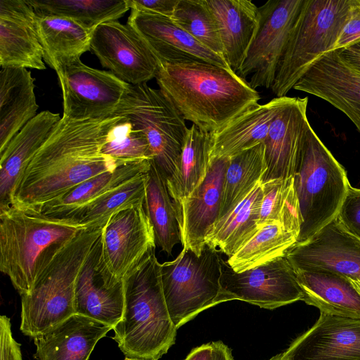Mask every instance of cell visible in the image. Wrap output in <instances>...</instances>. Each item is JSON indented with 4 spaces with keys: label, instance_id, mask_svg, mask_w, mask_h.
Instances as JSON below:
<instances>
[{
    "label": "cell",
    "instance_id": "cell-1",
    "mask_svg": "<svg viewBox=\"0 0 360 360\" xmlns=\"http://www.w3.org/2000/svg\"><path fill=\"white\" fill-rule=\"evenodd\" d=\"M120 118L62 117L22 171L11 204L39 210L79 184L126 162L101 152L108 131Z\"/></svg>",
    "mask_w": 360,
    "mask_h": 360
},
{
    "label": "cell",
    "instance_id": "cell-2",
    "mask_svg": "<svg viewBox=\"0 0 360 360\" xmlns=\"http://www.w3.org/2000/svg\"><path fill=\"white\" fill-rule=\"evenodd\" d=\"M155 79L184 120L209 133L219 130L260 99L247 79L203 60L159 62Z\"/></svg>",
    "mask_w": 360,
    "mask_h": 360
},
{
    "label": "cell",
    "instance_id": "cell-3",
    "mask_svg": "<svg viewBox=\"0 0 360 360\" xmlns=\"http://www.w3.org/2000/svg\"><path fill=\"white\" fill-rule=\"evenodd\" d=\"M85 228L72 219L10 204L0 207V270L29 293L60 251Z\"/></svg>",
    "mask_w": 360,
    "mask_h": 360
},
{
    "label": "cell",
    "instance_id": "cell-4",
    "mask_svg": "<svg viewBox=\"0 0 360 360\" xmlns=\"http://www.w3.org/2000/svg\"><path fill=\"white\" fill-rule=\"evenodd\" d=\"M112 338L125 357L158 360L174 344L178 328L165 300L155 250L124 279V302Z\"/></svg>",
    "mask_w": 360,
    "mask_h": 360
},
{
    "label": "cell",
    "instance_id": "cell-5",
    "mask_svg": "<svg viewBox=\"0 0 360 360\" xmlns=\"http://www.w3.org/2000/svg\"><path fill=\"white\" fill-rule=\"evenodd\" d=\"M103 228L84 229L56 256L21 297V332L32 338L76 314L75 291L80 272L101 238Z\"/></svg>",
    "mask_w": 360,
    "mask_h": 360
},
{
    "label": "cell",
    "instance_id": "cell-6",
    "mask_svg": "<svg viewBox=\"0 0 360 360\" xmlns=\"http://www.w3.org/2000/svg\"><path fill=\"white\" fill-rule=\"evenodd\" d=\"M293 178L302 219L300 243L337 217L350 184L343 166L310 124Z\"/></svg>",
    "mask_w": 360,
    "mask_h": 360
},
{
    "label": "cell",
    "instance_id": "cell-7",
    "mask_svg": "<svg viewBox=\"0 0 360 360\" xmlns=\"http://www.w3.org/2000/svg\"><path fill=\"white\" fill-rule=\"evenodd\" d=\"M352 1L304 0L271 88L276 97L286 96L316 59L334 50Z\"/></svg>",
    "mask_w": 360,
    "mask_h": 360
},
{
    "label": "cell",
    "instance_id": "cell-8",
    "mask_svg": "<svg viewBox=\"0 0 360 360\" xmlns=\"http://www.w3.org/2000/svg\"><path fill=\"white\" fill-rule=\"evenodd\" d=\"M221 259L217 250L205 245L200 256L183 248L174 260L161 264L165 300L177 328L223 302Z\"/></svg>",
    "mask_w": 360,
    "mask_h": 360
},
{
    "label": "cell",
    "instance_id": "cell-9",
    "mask_svg": "<svg viewBox=\"0 0 360 360\" xmlns=\"http://www.w3.org/2000/svg\"><path fill=\"white\" fill-rule=\"evenodd\" d=\"M124 116L146 134L150 160L166 178L174 172L188 132L186 120L158 89L131 85L112 116Z\"/></svg>",
    "mask_w": 360,
    "mask_h": 360
},
{
    "label": "cell",
    "instance_id": "cell-10",
    "mask_svg": "<svg viewBox=\"0 0 360 360\" xmlns=\"http://www.w3.org/2000/svg\"><path fill=\"white\" fill-rule=\"evenodd\" d=\"M145 202L113 214L102 229L98 269L112 284L123 281L155 249Z\"/></svg>",
    "mask_w": 360,
    "mask_h": 360
},
{
    "label": "cell",
    "instance_id": "cell-11",
    "mask_svg": "<svg viewBox=\"0 0 360 360\" xmlns=\"http://www.w3.org/2000/svg\"><path fill=\"white\" fill-rule=\"evenodd\" d=\"M304 0H269L259 7V27L237 73L256 89L271 88Z\"/></svg>",
    "mask_w": 360,
    "mask_h": 360
},
{
    "label": "cell",
    "instance_id": "cell-12",
    "mask_svg": "<svg viewBox=\"0 0 360 360\" xmlns=\"http://www.w3.org/2000/svg\"><path fill=\"white\" fill-rule=\"evenodd\" d=\"M221 264L223 302L237 300L274 309L303 300L295 271L285 256L240 273L222 258Z\"/></svg>",
    "mask_w": 360,
    "mask_h": 360
},
{
    "label": "cell",
    "instance_id": "cell-13",
    "mask_svg": "<svg viewBox=\"0 0 360 360\" xmlns=\"http://www.w3.org/2000/svg\"><path fill=\"white\" fill-rule=\"evenodd\" d=\"M58 77L63 94V117L72 120L112 116L131 87L110 71L91 68L81 60L67 66Z\"/></svg>",
    "mask_w": 360,
    "mask_h": 360
},
{
    "label": "cell",
    "instance_id": "cell-14",
    "mask_svg": "<svg viewBox=\"0 0 360 360\" xmlns=\"http://www.w3.org/2000/svg\"><path fill=\"white\" fill-rule=\"evenodd\" d=\"M90 50L103 67L121 80L138 85L155 77L159 61L142 37L127 23L110 21L92 32Z\"/></svg>",
    "mask_w": 360,
    "mask_h": 360
},
{
    "label": "cell",
    "instance_id": "cell-15",
    "mask_svg": "<svg viewBox=\"0 0 360 360\" xmlns=\"http://www.w3.org/2000/svg\"><path fill=\"white\" fill-rule=\"evenodd\" d=\"M293 269H316L360 281V239L349 233L337 217L308 240L286 252Z\"/></svg>",
    "mask_w": 360,
    "mask_h": 360
},
{
    "label": "cell",
    "instance_id": "cell-16",
    "mask_svg": "<svg viewBox=\"0 0 360 360\" xmlns=\"http://www.w3.org/2000/svg\"><path fill=\"white\" fill-rule=\"evenodd\" d=\"M293 89L319 97L342 111L360 134V72L338 50L316 59Z\"/></svg>",
    "mask_w": 360,
    "mask_h": 360
},
{
    "label": "cell",
    "instance_id": "cell-17",
    "mask_svg": "<svg viewBox=\"0 0 360 360\" xmlns=\"http://www.w3.org/2000/svg\"><path fill=\"white\" fill-rule=\"evenodd\" d=\"M282 360H360V319L320 312L281 353Z\"/></svg>",
    "mask_w": 360,
    "mask_h": 360
},
{
    "label": "cell",
    "instance_id": "cell-18",
    "mask_svg": "<svg viewBox=\"0 0 360 360\" xmlns=\"http://www.w3.org/2000/svg\"><path fill=\"white\" fill-rule=\"evenodd\" d=\"M307 104V97H289L272 122L264 141L266 170L262 184L294 176L310 124Z\"/></svg>",
    "mask_w": 360,
    "mask_h": 360
},
{
    "label": "cell",
    "instance_id": "cell-19",
    "mask_svg": "<svg viewBox=\"0 0 360 360\" xmlns=\"http://www.w3.org/2000/svg\"><path fill=\"white\" fill-rule=\"evenodd\" d=\"M127 23L142 37L160 63L203 60L231 70L222 57L202 45L169 17L131 9Z\"/></svg>",
    "mask_w": 360,
    "mask_h": 360
},
{
    "label": "cell",
    "instance_id": "cell-20",
    "mask_svg": "<svg viewBox=\"0 0 360 360\" xmlns=\"http://www.w3.org/2000/svg\"><path fill=\"white\" fill-rule=\"evenodd\" d=\"M229 159L210 162L202 184L176 208L183 248L200 256L205 238L219 217L224 174Z\"/></svg>",
    "mask_w": 360,
    "mask_h": 360
},
{
    "label": "cell",
    "instance_id": "cell-21",
    "mask_svg": "<svg viewBox=\"0 0 360 360\" xmlns=\"http://www.w3.org/2000/svg\"><path fill=\"white\" fill-rule=\"evenodd\" d=\"M36 13L24 0H0V65L45 70Z\"/></svg>",
    "mask_w": 360,
    "mask_h": 360
},
{
    "label": "cell",
    "instance_id": "cell-22",
    "mask_svg": "<svg viewBox=\"0 0 360 360\" xmlns=\"http://www.w3.org/2000/svg\"><path fill=\"white\" fill-rule=\"evenodd\" d=\"M112 329L91 318L75 314L34 337L37 360H88L96 343Z\"/></svg>",
    "mask_w": 360,
    "mask_h": 360
},
{
    "label": "cell",
    "instance_id": "cell-23",
    "mask_svg": "<svg viewBox=\"0 0 360 360\" xmlns=\"http://www.w3.org/2000/svg\"><path fill=\"white\" fill-rule=\"evenodd\" d=\"M289 96L275 97L264 104H257L211 133L210 162L229 159L263 143L271 124Z\"/></svg>",
    "mask_w": 360,
    "mask_h": 360
},
{
    "label": "cell",
    "instance_id": "cell-24",
    "mask_svg": "<svg viewBox=\"0 0 360 360\" xmlns=\"http://www.w3.org/2000/svg\"><path fill=\"white\" fill-rule=\"evenodd\" d=\"M217 21L230 69L240 70L259 27V9L249 0H206Z\"/></svg>",
    "mask_w": 360,
    "mask_h": 360
},
{
    "label": "cell",
    "instance_id": "cell-25",
    "mask_svg": "<svg viewBox=\"0 0 360 360\" xmlns=\"http://www.w3.org/2000/svg\"><path fill=\"white\" fill-rule=\"evenodd\" d=\"M101 238L78 278L75 291L76 314L113 327L120 321L124 302V280L117 284L105 281L98 267Z\"/></svg>",
    "mask_w": 360,
    "mask_h": 360
},
{
    "label": "cell",
    "instance_id": "cell-26",
    "mask_svg": "<svg viewBox=\"0 0 360 360\" xmlns=\"http://www.w3.org/2000/svg\"><path fill=\"white\" fill-rule=\"evenodd\" d=\"M60 120L58 113L49 110L39 112L0 152V207L11 204L15 186L22 171Z\"/></svg>",
    "mask_w": 360,
    "mask_h": 360
},
{
    "label": "cell",
    "instance_id": "cell-27",
    "mask_svg": "<svg viewBox=\"0 0 360 360\" xmlns=\"http://www.w3.org/2000/svg\"><path fill=\"white\" fill-rule=\"evenodd\" d=\"M293 269L307 304L326 314L360 319V294L349 278L322 269Z\"/></svg>",
    "mask_w": 360,
    "mask_h": 360
},
{
    "label": "cell",
    "instance_id": "cell-28",
    "mask_svg": "<svg viewBox=\"0 0 360 360\" xmlns=\"http://www.w3.org/2000/svg\"><path fill=\"white\" fill-rule=\"evenodd\" d=\"M35 25L43 49L44 61L57 75L90 50L94 29L74 20L36 14Z\"/></svg>",
    "mask_w": 360,
    "mask_h": 360
},
{
    "label": "cell",
    "instance_id": "cell-29",
    "mask_svg": "<svg viewBox=\"0 0 360 360\" xmlns=\"http://www.w3.org/2000/svg\"><path fill=\"white\" fill-rule=\"evenodd\" d=\"M34 87V79L27 68H1L0 152L38 114Z\"/></svg>",
    "mask_w": 360,
    "mask_h": 360
},
{
    "label": "cell",
    "instance_id": "cell-30",
    "mask_svg": "<svg viewBox=\"0 0 360 360\" xmlns=\"http://www.w3.org/2000/svg\"><path fill=\"white\" fill-rule=\"evenodd\" d=\"M150 166V160L124 162L114 171L103 173L79 184L63 196L44 205L38 210L50 217L70 219L75 212L109 190L148 172Z\"/></svg>",
    "mask_w": 360,
    "mask_h": 360
},
{
    "label": "cell",
    "instance_id": "cell-31",
    "mask_svg": "<svg viewBox=\"0 0 360 360\" xmlns=\"http://www.w3.org/2000/svg\"><path fill=\"white\" fill-rule=\"evenodd\" d=\"M262 183L235 207L220 217L211 227L205 238V245L229 257L240 248L258 230Z\"/></svg>",
    "mask_w": 360,
    "mask_h": 360
},
{
    "label": "cell",
    "instance_id": "cell-32",
    "mask_svg": "<svg viewBox=\"0 0 360 360\" xmlns=\"http://www.w3.org/2000/svg\"><path fill=\"white\" fill-rule=\"evenodd\" d=\"M211 133L195 124L188 129L174 174L167 179L175 208L204 181L210 166Z\"/></svg>",
    "mask_w": 360,
    "mask_h": 360
},
{
    "label": "cell",
    "instance_id": "cell-33",
    "mask_svg": "<svg viewBox=\"0 0 360 360\" xmlns=\"http://www.w3.org/2000/svg\"><path fill=\"white\" fill-rule=\"evenodd\" d=\"M299 233L276 221L259 224L256 233L234 254L227 264L236 272L257 266L285 255L297 243Z\"/></svg>",
    "mask_w": 360,
    "mask_h": 360
},
{
    "label": "cell",
    "instance_id": "cell-34",
    "mask_svg": "<svg viewBox=\"0 0 360 360\" xmlns=\"http://www.w3.org/2000/svg\"><path fill=\"white\" fill-rule=\"evenodd\" d=\"M145 207L153 227L156 245L172 255L175 245L181 243L176 211L166 178L151 161L147 173Z\"/></svg>",
    "mask_w": 360,
    "mask_h": 360
},
{
    "label": "cell",
    "instance_id": "cell-35",
    "mask_svg": "<svg viewBox=\"0 0 360 360\" xmlns=\"http://www.w3.org/2000/svg\"><path fill=\"white\" fill-rule=\"evenodd\" d=\"M266 170L264 142L229 158L219 219L240 202L257 184L262 183Z\"/></svg>",
    "mask_w": 360,
    "mask_h": 360
},
{
    "label": "cell",
    "instance_id": "cell-36",
    "mask_svg": "<svg viewBox=\"0 0 360 360\" xmlns=\"http://www.w3.org/2000/svg\"><path fill=\"white\" fill-rule=\"evenodd\" d=\"M147 173L112 188L75 212L70 219L77 221L85 229L103 228L113 214L145 202Z\"/></svg>",
    "mask_w": 360,
    "mask_h": 360
},
{
    "label": "cell",
    "instance_id": "cell-37",
    "mask_svg": "<svg viewBox=\"0 0 360 360\" xmlns=\"http://www.w3.org/2000/svg\"><path fill=\"white\" fill-rule=\"evenodd\" d=\"M35 13L70 18L94 29L117 20L129 10L127 0H27Z\"/></svg>",
    "mask_w": 360,
    "mask_h": 360
},
{
    "label": "cell",
    "instance_id": "cell-38",
    "mask_svg": "<svg viewBox=\"0 0 360 360\" xmlns=\"http://www.w3.org/2000/svg\"><path fill=\"white\" fill-rule=\"evenodd\" d=\"M262 188L259 224L276 221L300 234L302 219L293 176L270 180Z\"/></svg>",
    "mask_w": 360,
    "mask_h": 360
},
{
    "label": "cell",
    "instance_id": "cell-39",
    "mask_svg": "<svg viewBox=\"0 0 360 360\" xmlns=\"http://www.w3.org/2000/svg\"><path fill=\"white\" fill-rule=\"evenodd\" d=\"M171 19L202 45L224 58L218 25L206 0H179Z\"/></svg>",
    "mask_w": 360,
    "mask_h": 360
},
{
    "label": "cell",
    "instance_id": "cell-40",
    "mask_svg": "<svg viewBox=\"0 0 360 360\" xmlns=\"http://www.w3.org/2000/svg\"><path fill=\"white\" fill-rule=\"evenodd\" d=\"M101 152L119 161L152 160L146 134L124 116L108 131Z\"/></svg>",
    "mask_w": 360,
    "mask_h": 360
},
{
    "label": "cell",
    "instance_id": "cell-41",
    "mask_svg": "<svg viewBox=\"0 0 360 360\" xmlns=\"http://www.w3.org/2000/svg\"><path fill=\"white\" fill-rule=\"evenodd\" d=\"M337 219L349 233L360 239V188L349 186Z\"/></svg>",
    "mask_w": 360,
    "mask_h": 360
},
{
    "label": "cell",
    "instance_id": "cell-42",
    "mask_svg": "<svg viewBox=\"0 0 360 360\" xmlns=\"http://www.w3.org/2000/svg\"><path fill=\"white\" fill-rule=\"evenodd\" d=\"M360 40V0H352L348 19L335 45L334 50L343 49Z\"/></svg>",
    "mask_w": 360,
    "mask_h": 360
},
{
    "label": "cell",
    "instance_id": "cell-43",
    "mask_svg": "<svg viewBox=\"0 0 360 360\" xmlns=\"http://www.w3.org/2000/svg\"><path fill=\"white\" fill-rule=\"evenodd\" d=\"M0 360H22L20 344L13 338L10 319L0 316Z\"/></svg>",
    "mask_w": 360,
    "mask_h": 360
},
{
    "label": "cell",
    "instance_id": "cell-44",
    "mask_svg": "<svg viewBox=\"0 0 360 360\" xmlns=\"http://www.w3.org/2000/svg\"><path fill=\"white\" fill-rule=\"evenodd\" d=\"M129 8L169 18L173 15L179 0H127Z\"/></svg>",
    "mask_w": 360,
    "mask_h": 360
},
{
    "label": "cell",
    "instance_id": "cell-45",
    "mask_svg": "<svg viewBox=\"0 0 360 360\" xmlns=\"http://www.w3.org/2000/svg\"><path fill=\"white\" fill-rule=\"evenodd\" d=\"M338 50L342 58L350 66L360 72V40Z\"/></svg>",
    "mask_w": 360,
    "mask_h": 360
},
{
    "label": "cell",
    "instance_id": "cell-46",
    "mask_svg": "<svg viewBox=\"0 0 360 360\" xmlns=\"http://www.w3.org/2000/svg\"><path fill=\"white\" fill-rule=\"evenodd\" d=\"M212 342L203 344L191 350L184 360H212Z\"/></svg>",
    "mask_w": 360,
    "mask_h": 360
},
{
    "label": "cell",
    "instance_id": "cell-47",
    "mask_svg": "<svg viewBox=\"0 0 360 360\" xmlns=\"http://www.w3.org/2000/svg\"><path fill=\"white\" fill-rule=\"evenodd\" d=\"M212 360H234L232 352L227 345L221 341L212 342Z\"/></svg>",
    "mask_w": 360,
    "mask_h": 360
},
{
    "label": "cell",
    "instance_id": "cell-48",
    "mask_svg": "<svg viewBox=\"0 0 360 360\" xmlns=\"http://www.w3.org/2000/svg\"><path fill=\"white\" fill-rule=\"evenodd\" d=\"M354 287L356 288V290L359 292L360 294V281H353L350 280Z\"/></svg>",
    "mask_w": 360,
    "mask_h": 360
},
{
    "label": "cell",
    "instance_id": "cell-49",
    "mask_svg": "<svg viewBox=\"0 0 360 360\" xmlns=\"http://www.w3.org/2000/svg\"><path fill=\"white\" fill-rule=\"evenodd\" d=\"M269 360H282L281 357V354H278L274 356L273 357H271Z\"/></svg>",
    "mask_w": 360,
    "mask_h": 360
},
{
    "label": "cell",
    "instance_id": "cell-50",
    "mask_svg": "<svg viewBox=\"0 0 360 360\" xmlns=\"http://www.w3.org/2000/svg\"><path fill=\"white\" fill-rule=\"evenodd\" d=\"M124 360H141V359H131V358H129V357H125Z\"/></svg>",
    "mask_w": 360,
    "mask_h": 360
}]
</instances>
